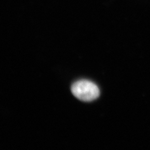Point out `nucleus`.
I'll list each match as a JSON object with an SVG mask.
<instances>
[{"instance_id": "1", "label": "nucleus", "mask_w": 150, "mask_h": 150, "mask_svg": "<svg viewBox=\"0 0 150 150\" xmlns=\"http://www.w3.org/2000/svg\"><path fill=\"white\" fill-rule=\"evenodd\" d=\"M71 90L73 95L83 101H92L100 96V90L96 84L85 79L74 82Z\"/></svg>"}]
</instances>
